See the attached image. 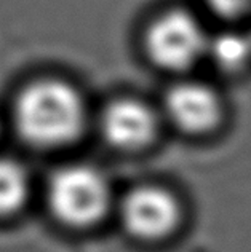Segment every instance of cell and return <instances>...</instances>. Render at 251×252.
Segmentation results:
<instances>
[{
	"instance_id": "cell-1",
	"label": "cell",
	"mask_w": 251,
	"mask_h": 252,
	"mask_svg": "<svg viewBox=\"0 0 251 252\" xmlns=\"http://www.w3.org/2000/svg\"><path fill=\"white\" fill-rule=\"evenodd\" d=\"M85 107L78 93L64 82L40 80L24 88L15 104V123L36 145H63L80 134Z\"/></svg>"
},
{
	"instance_id": "cell-2",
	"label": "cell",
	"mask_w": 251,
	"mask_h": 252,
	"mask_svg": "<svg viewBox=\"0 0 251 252\" xmlns=\"http://www.w3.org/2000/svg\"><path fill=\"white\" fill-rule=\"evenodd\" d=\"M48 203L59 220L85 227L100 220L108 209V182L100 171L90 166H66L50 179Z\"/></svg>"
},
{
	"instance_id": "cell-3",
	"label": "cell",
	"mask_w": 251,
	"mask_h": 252,
	"mask_svg": "<svg viewBox=\"0 0 251 252\" xmlns=\"http://www.w3.org/2000/svg\"><path fill=\"white\" fill-rule=\"evenodd\" d=\"M207 43L200 24L184 11L167 13L147 32L150 58L167 69L189 67L207 51Z\"/></svg>"
},
{
	"instance_id": "cell-4",
	"label": "cell",
	"mask_w": 251,
	"mask_h": 252,
	"mask_svg": "<svg viewBox=\"0 0 251 252\" xmlns=\"http://www.w3.org/2000/svg\"><path fill=\"white\" fill-rule=\"evenodd\" d=\"M122 217L131 233L141 238H158L176 225L179 208L167 190L141 187L125 198Z\"/></svg>"
},
{
	"instance_id": "cell-5",
	"label": "cell",
	"mask_w": 251,
	"mask_h": 252,
	"mask_svg": "<svg viewBox=\"0 0 251 252\" xmlns=\"http://www.w3.org/2000/svg\"><path fill=\"white\" fill-rule=\"evenodd\" d=\"M168 117L190 132L207 131L219 120V101L213 90L200 83H181L171 88L165 101Z\"/></svg>"
},
{
	"instance_id": "cell-6",
	"label": "cell",
	"mask_w": 251,
	"mask_h": 252,
	"mask_svg": "<svg viewBox=\"0 0 251 252\" xmlns=\"http://www.w3.org/2000/svg\"><path fill=\"white\" fill-rule=\"evenodd\" d=\"M101 123L106 139L122 149L141 147L155 132V117L152 110L133 99L112 102L104 110Z\"/></svg>"
},
{
	"instance_id": "cell-7",
	"label": "cell",
	"mask_w": 251,
	"mask_h": 252,
	"mask_svg": "<svg viewBox=\"0 0 251 252\" xmlns=\"http://www.w3.org/2000/svg\"><path fill=\"white\" fill-rule=\"evenodd\" d=\"M29 193V181L23 166L0 158V214H11L23 206Z\"/></svg>"
},
{
	"instance_id": "cell-8",
	"label": "cell",
	"mask_w": 251,
	"mask_h": 252,
	"mask_svg": "<svg viewBox=\"0 0 251 252\" xmlns=\"http://www.w3.org/2000/svg\"><path fill=\"white\" fill-rule=\"evenodd\" d=\"M207 50L222 69H239L251 58V37L239 32H221L207 43Z\"/></svg>"
},
{
	"instance_id": "cell-9",
	"label": "cell",
	"mask_w": 251,
	"mask_h": 252,
	"mask_svg": "<svg viewBox=\"0 0 251 252\" xmlns=\"http://www.w3.org/2000/svg\"><path fill=\"white\" fill-rule=\"evenodd\" d=\"M251 0H207V5L221 16H239L245 11Z\"/></svg>"
}]
</instances>
